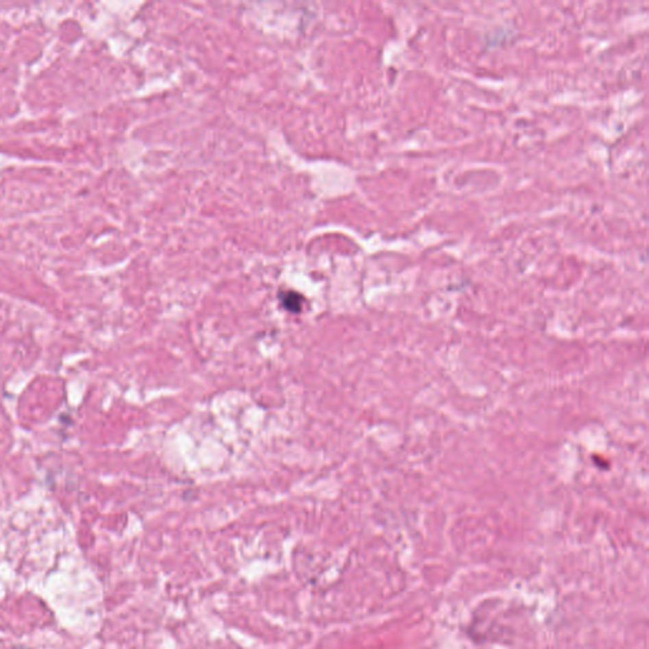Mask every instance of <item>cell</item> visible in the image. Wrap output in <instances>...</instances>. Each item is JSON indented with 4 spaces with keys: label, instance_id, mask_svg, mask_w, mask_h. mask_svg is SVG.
Returning a JSON list of instances; mask_svg holds the SVG:
<instances>
[{
    "label": "cell",
    "instance_id": "obj_1",
    "mask_svg": "<svg viewBox=\"0 0 649 649\" xmlns=\"http://www.w3.org/2000/svg\"><path fill=\"white\" fill-rule=\"evenodd\" d=\"M280 301H282V306L289 313H301V310H302L304 297L299 293H297V292L289 291L286 293H282Z\"/></svg>",
    "mask_w": 649,
    "mask_h": 649
}]
</instances>
